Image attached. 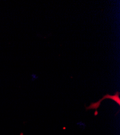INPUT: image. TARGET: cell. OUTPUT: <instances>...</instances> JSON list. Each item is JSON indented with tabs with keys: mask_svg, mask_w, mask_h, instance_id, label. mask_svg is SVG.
Wrapping results in <instances>:
<instances>
[{
	"mask_svg": "<svg viewBox=\"0 0 120 135\" xmlns=\"http://www.w3.org/2000/svg\"><path fill=\"white\" fill-rule=\"evenodd\" d=\"M119 92H116L115 93V94L114 95H110L109 94H107L105 96H104L103 97V98L102 99H101L100 100H99V101H97V102H95V103H92L90 105H89L88 107H86V110H92V109H94L95 110V115L96 116L98 114V112L97 111V109L99 108L100 105L102 101L106 98L108 99H111L112 100H113L114 101L118 104V105H120V98H119Z\"/></svg>",
	"mask_w": 120,
	"mask_h": 135,
	"instance_id": "obj_1",
	"label": "cell"
}]
</instances>
